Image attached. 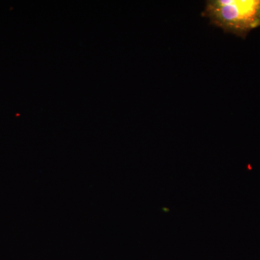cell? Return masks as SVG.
<instances>
[{
    "mask_svg": "<svg viewBox=\"0 0 260 260\" xmlns=\"http://www.w3.org/2000/svg\"><path fill=\"white\" fill-rule=\"evenodd\" d=\"M201 15L225 34L245 39L260 27V0H208Z\"/></svg>",
    "mask_w": 260,
    "mask_h": 260,
    "instance_id": "obj_1",
    "label": "cell"
}]
</instances>
